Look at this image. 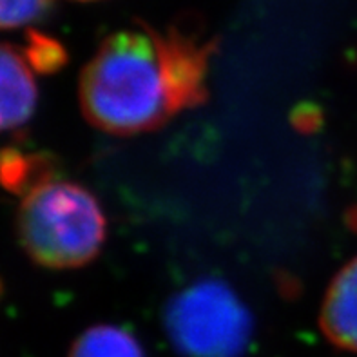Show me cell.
Masks as SVG:
<instances>
[{
    "label": "cell",
    "instance_id": "1",
    "mask_svg": "<svg viewBox=\"0 0 357 357\" xmlns=\"http://www.w3.org/2000/svg\"><path fill=\"white\" fill-rule=\"evenodd\" d=\"M216 42L171 26L123 29L98 45L80 75L87 122L109 135L154 131L207 100L208 62Z\"/></svg>",
    "mask_w": 357,
    "mask_h": 357
},
{
    "label": "cell",
    "instance_id": "2",
    "mask_svg": "<svg viewBox=\"0 0 357 357\" xmlns=\"http://www.w3.org/2000/svg\"><path fill=\"white\" fill-rule=\"evenodd\" d=\"M24 250L47 268H78L98 256L105 218L89 190L50 180L29 190L17 220Z\"/></svg>",
    "mask_w": 357,
    "mask_h": 357
},
{
    "label": "cell",
    "instance_id": "3",
    "mask_svg": "<svg viewBox=\"0 0 357 357\" xmlns=\"http://www.w3.org/2000/svg\"><path fill=\"white\" fill-rule=\"evenodd\" d=\"M165 331L185 357H240L252 335V319L225 283L205 280L169 301Z\"/></svg>",
    "mask_w": 357,
    "mask_h": 357
},
{
    "label": "cell",
    "instance_id": "4",
    "mask_svg": "<svg viewBox=\"0 0 357 357\" xmlns=\"http://www.w3.org/2000/svg\"><path fill=\"white\" fill-rule=\"evenodd\" d=\"M26 53L0 44V131L17 129L31 118L36 105V84Z\"/></svg>",
    "mask_w": 357,
    "mask_h": 357
},
{
    "label": "cell",
    "instance_id": "5",
    "mask_svg": "<svg viewBox=\"0 0 357 357\" xmlns=\"http://www.w3.org/2000/svg\"><path fill=\"white\" fill-rule=\"evenodd\" d=\"M319 326L334 347L357 352V258L332 280L323 299Z\"/></svg>",
    "mask_w": 357,
    "mask_h": 357
},
{
    "label": "cell",
    "instance_id": "6",
    "mask_svg": "<svg viewBox=\"0 0 357 357\" xmlns=\"http://www.w3.org/2000/svg\"><path fill=\"white\" fill-rule=\"evenodd\" d=\"M69 357H145L140 341L116 325L87 328L69 350Z\"/></svg>",
    "mask_w": 357,
    "mask_h": 357
},
{
    "label": "cell",
    "instance_id": "7",
    "mask_svg": "<svg viewBox=\"0 0 357 357\" xmlns=\"http://www.w3.org/2000/svg\"><path fill=\"white\" fill-rule=\"evenodd\" d=\"M50 180H53L50 160L15 149L0 153V183L6 189L26 196L29 190Z\"/></svg>",
    "mask_w": 357,
    "mask_h": 357
},
{
    "label": "cell",
    "instance_id": "8",
    "mask_svg": "<svg viewBox=\"0 0 357 357\" xmlns=\"http://www.w3.org/2000/svg\"><path fill=\"white\" fill-rule=\"evenodd\" d=\"M26 56L31 68L38 73H54L66 66L68 53L59 40L38 31L27 33Z\"/></svg>",
    "mask_w": 357,
    "mask_h": 357
},
{
    "label": "cell",
    "instance_id": "9",
    "mask_svg": "<svg viewBox=\"0 0 357 357\" xmlns=\"http://www.w3.org/2000/svg\"><path fill=\"white\" fill-rule=\"evenodd\" d=\"M50 0H0V29H17L40 20Z\"/></svg>",
    "mask_w": 357,
    "mask_h": 357
}]
</instances>
